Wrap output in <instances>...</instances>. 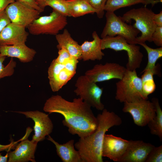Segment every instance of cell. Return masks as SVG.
<instances>
[{"instance_id":"obj_33","label":"cell","mask_w":162,"mask_h":162,"mask_svg":"<svg viewBox=\"0 0 162 162\" xmlns=\"http://www.w3.org/2000/svg\"><path fill=\"white\" fill-rule=\"evenodd\" d=\"M20 2L42 12L44 10L41 8L37 4L35 0H17Z\"/></svg>"},{"instance_id":"obj_4","label":"cell","mask_w":162,"mask_h":162,"mask_svg":"<svg viewBox=\"0 0 162 162\" xmlns=\"http://www.w3.org/2000/svg\"><path fill=\"white\" fill-rule=\"evenodd\" d=\"M154 14L145 6L131 9L121 16L122 20L127 23H130L132 20L135 21L133 26L141 33V35L137 38V44L152 42V35L157 26L153 20Z\"/></svg>"},{"instance_id":"obj_6","label":"cell","mask_w":162,"mask_h":162,"mask_svg":"<svg viewBox=\"0 0 162 162\" xmlns=\"http://www.w3.org/2000/svg\"><path fill=\"white\" fill-rule=\"evenodd\" d=\"M101 48L102 50L110 49L116 51H126L128 57L126 69L133 70L140 67L143 55L140 50V47L136 44L128 43L120 35L106 36L102 38L101 39Z\"/></svg>"},{"instance_id":"obj_1","label":"cell","mask_w":162,"mask_h":162,"mask_svg":"<svg viewBox=\"0 0 162 162\" xmlns=\"http://www.w3.org/2000/svg\"><path fill=\"white\" fill-rule=\"evenodd\" d=\"M43 109L49 114L62 115L64 117L62 123L68 128L69 132L80 138L91 134L98 126L91 106L79 97L70 101L61 95H52L46 100Z\"/></svg>"},{"instance_id":"obj_25","label":"cell","mask_w":162,"mask_h":162,"mask_svg":"<svg viewBox=\"0 0 162 162\" xmlns=\"http://www.w3.org/2000/svg\"><path fill=\"white\" fill-rule=\"evenodd\" d=\"M154 106L156 115L147 125L151 133L158 136L160 141L162 140V110L158 99L153 98L152 101Z\"/></svg>"},{"instance_id":"obj_12","label":"cell","mask_w":162,"mask_h":162,"mask_svg":"<svg viewBox=\"0 0 162 162\" xmlns=\"http://www.w3.org/2000/svg\"><path fill=\"white\" fill-rule=\"evenodd\" d=\"M5 10L11 22L26 27L40 17L41 13L17 0L8 5Z\"/></svg>"},{"instance_id":"obj_27","label":"cell","mask_w":162,"mask_h":162,"mask_svg":"<svg viewBox=\"0 0 162 162\" xmlns=\"http://www.w3.org/2000/svg\"><path fill=\"white\" fill-rule=\"evenodd\" d=\"M39 5L44 10L46 6H49L62 14L70 16L66 0H44Z\"/></svg>"},{"instance_id":"obj_2","label":"cell","mask_w":162,"mask_h":162,"mask_svg":"<svg viewBox=\"0 0 162 162\" xmlns=\"http://www.w3.org/2000/svg\"><path fill=\"white\" fill-rule=\"evenodd\" d=\"M96 117L98 125L91 134L80 138L74 144L83 162H103L102 148L106 133L114 126L120 125L121 118L114 112L104 109Z\"/></svg>"},{"instance_id":"obj_28","label":"cell","mask_w":162,"mask_h":162,"mask_svg":"<svg viewBox=\"0 0 162 162\" xmlns=\"http://www.w3.org/2000/svg\"><path fill=\"white\" fill-rule=\"evenodd\" d=\"M6 56L0 55V79L4 77L11 76L14 73L16 67V62L11 58L9 62L6 66L3 64Z\"/></svg>"},{"instance_id":"obj_38","label":"cell","mask_w":162,"mask_h":162,"mask_svg":"<svg viewBox=\"0 0 162 162\" xmlns=\"http://www.w3.org/2000/svg\"><path fill=\"white\" fill-rule=\"evenodd\" d=\"M44 0H35L36 2L39 5V4Z\"/></svg>"},{"instance_id":"obj_15","label":"cell","mask_w":162,"mask_h":162,"mask_svg":"<svg viewBox=\"0 0 162 162\" xmlns=\"http://www.w3.org/2000/svg\"><path fill=\"white\" fill-rule=\"evenodd\" d=\"M129 143L128 140L112 134H105L102 148V157L118 162L125 153Z\"/></svg>"},{"instance_id":"obj_16","label":"cell","mask_w":162,"mask_h":162,"mask_svg":"<svg viewBox=\"0 0 162 162\" xmlns=\"http://www.w3.org/2000/svg\"><path fill=\"white\" fill-rule=\"evenodd\" d=\"M154 146L142 140H129L127 149L118 162H145Z\"/></svg>"},{"instance_id":"obj_29","label":"cell","mask_w":162,"mask_h":162,"mask_svg":"<svg viewBox=\"0 0 162 162\" xmlns=\"http://www.w3.org/2000/svg\"><path fill=\"white\" fill-rule=\"evenodd\" d=\"M162 145L154 146L149 154L145 162H162Z\"/></svg>"},{"instance_id":"obj_34","label":"cell","mask_w":162,"mask_h":162,"mask_svg":"<svg viewBox=\"0 0 162 162\" xmlns=\"http://www.w3.org/2000/svg\"><path fill=\"white\" fill-rule=\"evenodd\" d=\"M20 140L17 141L15 142L13 140H12L10 142L8 145H4L0 144V152L3 151H6L7 152H9L11 150L14 149L18 144V142Z\"/></svg>"},{"instance_id":"obj_18","label":"cell","mask_w":162,"mask_h":162,"mask_svg":"<svg viewBox=\"0 0 162 162\" xmlns=\"http://www.w3.org/2000/svg\"><path fill=\"white\" fill-rule=\"evenodd\" d=\"M36 53L34 49L25 44L12 45H0V55L18 58L21 62L32 61Z\"/></svg>"},{"instance_id":"obj_13","label":"cell","mask_w":162,"mask_h":162,"mask_svg":"<svg viewBox=\"0 0 162 162\" xmlns=\"http://www.w3.org/2000/svg\"><path fill=\"white\" fill-rule=\"evenodd\" d=\"M32 129L27 128L24 136L20 139L14 150L8 152V162H35V153L38 142L28 139Z\"/></svg>"},{"instance_id":"obj_14","label":"cell","mask_w":162,"mask_h":162,"mask_svg":"<svg viewBox=\"0 0 162 162\" xmlns=\"http://www.w3.org/2000/svg\"><path fill=\"white\" fill-rule=\"evenodd\" d=\"M14 112L23 114L26 118H31L34 121V134L32 140L38 142L42 141L52 132L53 125L48 114L37 110Z\"/></svg>"},{"instance_id":"obj_17","label":"cell","mask_w":162,"mask_h":162,"mask_svg":"<svg viewBox=\"0 0 162 162\" xmlns=\"http://www.w3.org/2000/svg\"><path fill=\"white\" fill-rule=\"evenodd\" d=\"M26 27L10 22L0 32V45L25 44L28 33Z\"/></svg>"},{"instance_id":"obj_9","label":"cell","mask_w":162,"mask_h":162,"mask_svg":"<svg viewBox=\"0 0 162 162\" xmlns=\"http://www.w3.org/2000/svg\"><path fill=\"white\" fill-rule=\"evenodd\" d=\"M75 86L76 88L74 92L76 95L91 107L99 111H102L104 109V106L101 100L103 88L90 81L85 75L78 78Z\"/></svg>"},{"instance_id":"obj_32","label":"cell","mask_w":162,"mask_h":162,"mask_svg":"<svg viewBox=\"0 0 162 162\" xmlns=\"http://www.w3.org/2000/svg\"><path fill=\"white\" fill-rule=\"evenodd\" d=\"M11 22L5 10L0 12V32L8 24Z\"/></svg>"},{"instance_id":"obj_5","label":"cell","mask_w":162,"mask_h":162,"mask_svg":"<svg viewBox=\"0 0 162 162\" xmlns=\"http://www.w3.org/2000/svg\"><path fill=\"white\" fill-rule=\"evenodd\" d=\"M115 98L119 102H132L148 99L143 93L141 78L136 70L126 69L123 77L116 83Z\"/></svg>"},{"instance_id":"obj_35","label":"cell","mask_w":162,"mask_h":162,"mask_svg":"<svg viewBox=\"0 0 162 162\" xmlns=\"http://www.w3.org/2000/svg\"><path fill=\"white\" fill-rule=\"evenodd\" d=\"M153 20L157 26H162V11L158 14H154Z\"/></svg>"},{"instance_id":"obj_8","label":"cell","mask_w":162,"mask_h":162,"mask_svg":"<svg viewBox=\"0 0 162 162\" xmlns=\"http://www.w3.org/2000/svg\"><path fill=\"white\" fill-rule=\"evenodd\" d=\"M67 23L66 16L53 10L49 15L39 17L27 27L32 35H56L64 28Z\"/></svg>"},{"instance_id":"obj_26","label":"cell","mask_w":162,"mask_h":162,"mask_svg":"<svg viewBox=\"0 0 162 162\" xmlns=\"http://www.w3.org/2000/svg\"><path fill=\"white\" fill-rule=\"evenodd\" d=\"M139 44L145 48L148 54V63L145 68L141 72L142 73L146 70L152 69L155 67L157 61L162 57V47L153 49L148 46L145 43Z\"/></svg>"},{"instance_id":"obj_37","label":"cell","mask_w":162,"mask_h":162,"mask_svg":"<svg viewBox=\"0 0 162 162\" xmlns=\"http://www.w3.org/2000/svg\"><path fill=\"white\" fill-rule=\"evenodd\" d=\"M8 158V152H7L6 154L4 156L2 155L0 153V162H7Z\"/></svg>"},{"instance_id":"obj_20","label":"cell","mask_w":162,"mask_h":162,"mask_svg":"<svg viewBox=\"0 0 162 162\" xmlns=\"http://www.w3.org/2000/svg\"><path fill=\"white\" fill-rule=\"evenodd\" d=\"M47 139L55 145L57 154L62 162H83L79 152L74 148V140L71 139L66 143L60 144L50 135Z\"/></svg>"},{"instance_id":"obj_31","label":"cell","mask_w":162,"mask_h":162,"mask_svg":"<svg viewBox=\"0 0 162 162\" xmlns=\"http://www.w3.org/2000/svg\"><path fill=\"white\" fill-rule=\"evenodd\" d=\"M152 41L157 46H162V26H157L152 35Z\"/></svg>"},{"instance_id":"obj_30","label":"cell","mask_w":162,"mask_h":162,"mask_svg":"<svg viewBox=\"0 0 162 162\" xmlns=\"http://www.w3.org/2000/svg\"><path fill=\"white\" fill-rule=\"evenodd\" d=\"M94 8L98 11L97 16L98 18L103 17L104 13V7L107 0H86Z\"/></svg>"},{"instance_id":"obj_19","label":"cell","mask_w":162,"mask_h":162,"mask_svg":"<svg viewBox=\"0 0 162 162\" xmlns=\"http://www.w3.org/2000/svg\"><path fill=\"white\" fill-rule=\"evenodd\" d=\"M92 36V41H85L80 45L81 58L84 61L100 60L104 55L101 48V39L96 31L93 32Z\"/></svg>"},{"instance_id":"obj_36","label":"cell","mask_w":162,"mask_h":162,"mask_svg":"<svg viewBox=\"0 0 162 162\" xmlns=\"http://www.w3.org/2000/svg\"><path fill=\"white\" fill-rule=\"evenodd\" d=\"M16 0H0V12L5 10L7 6Z\"/></svg>"},{"instance_id":"obj_7","label":"cell","mask_w":162,"mask_h":162,"mask_svg":"<svg viewBox=\"0 0 162 162\" xmlns=\"http://www.w3.org/2000/svg\"><path fill=\"white\" fill-rule=\"evenodd\" d=\"M106 22L101 34L102 38L106 36L120 35L130 44H137V38L140 32L133 25L123 21L121 16H117L113 12L106 11Z\"/></svg>"},{"instance_id":"obj_22","label":"cell","mask_w":162,"mask_h":162,"mask_svg":"<svg viewBox=\"0 0 162 162\" xmlns=\"http://www.w3.org/2000/svg\"><path fill=\"white\" fill-rule=\"evenodd\" d=\"M70 16L76 17L89 14H97L98 11L86 0H66Z\"/></svg>"},{"instance_id":"obj_23","label":"cell","mask_w":162,"mask_h":162,"mask_svg":"<svg viewBox=\"0 0 162 162\" xmlns=\"http://www.w3.org/2000/svg\"><path fill=\"white\" fill-rule=\"evenodd\" d=\"M162 0H107L104 7V10L114 12L122 8L130 6L136 4L142 3L146 5L151 4L152 7Z\"/></svg>"},{"instance_id":"obj_3","label":"cell","mask_w":162,"mask_h":162,"mask_svg":"<svg viewBox=\"0 0 162 162\" xmlns=\"http://www.w3.org/2000/svg\"><path fill=\"white\" fill-rule=\"evenodd\" d=\"M78 62L72 56L57 57L52 60L48 70L49 84L52 91H58L74 76Z\"/></svg>"},{"instance_id":"obj_24","label":"cell","mask_w":162,"mask_h":162,"mask_svg":"<svg viewBox=\"0 0 162 162\" xmlns=\"http://www.w3.org/2000/svg\"><path fill=\"white\" fill-rule=\"evenodd\" d=\"M160 65L158 64L155 67L151 70H146L142 76L141 80L142 89L145 96L148 98V95L153 93L156 88L153 76L154 75H160Z\"/></svg>"},{"instance_id":"obj_11","label":"cell","mask_w":162,"mask_h":162,"mask_svg":"<svg viewBox=\"0 0 162 162\" xmlns=\"http://www.w3.org/2000/svg\"><path fill=\"white\" fill-rule=\"evenodd\" d=\"M126 70V68L118 64L107 62L95 65L87 70L85 75L90 81L96 83L112 79H121Z\"/></svg>"},{"instance_id":"obj_21","label":"cell","mask_w":162,"mask_h":162,"mask_svg":"<svg viewBox=\"0 0 162 162\" xmlns=\"http://www.w3.org/2000/svg\"><path fill=\"white\" fill-rule=\"evenodd\" d=\"M56 38L58 50L64 49L71 56L78 60H82L80 45L73 39L67 29H64L62 33L56 35Z\"/></svg>"},{"instance_id":"obj_10","label":"cell","mask_w":162,"mask_h":162,"mask_svg":"<svg viewBox=\"0 0 162 162\" xmlns=\"http://www.w3.org/2000/svg\"><path fill=\"white\" fill-rule=\"evenodd\" d=\"M122 111L129 113L134 123L144 127L154 117L155 109L153 103L148 99H142L132 102H124Z\"/></svg>"}]
</instances>
